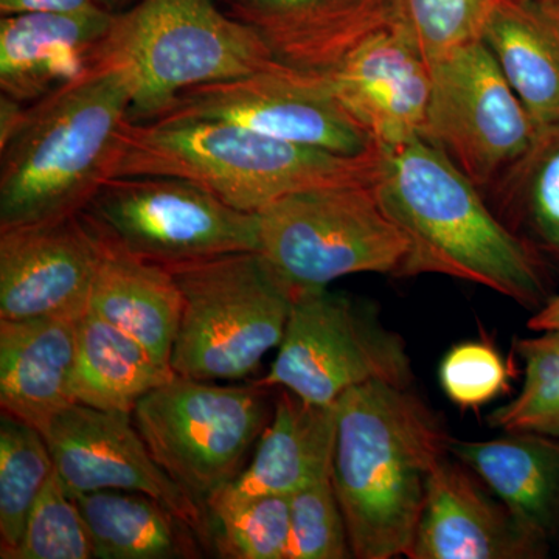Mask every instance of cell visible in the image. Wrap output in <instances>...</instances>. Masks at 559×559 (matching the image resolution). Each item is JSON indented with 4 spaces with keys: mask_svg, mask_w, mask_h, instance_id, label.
Instances as JSON below:
<instances>
[{
    "mask_svg": "<svg viewBox=\"0 0 559 559\" xmlns=\"http://www.w3.org/2000/svg\"><path fill=\"white\" fill-rule=\"evenodd\" d=\"M528 329L533 331L559 330V294L554 297L539 311L528 320Z\"/></svg>",
    "mask_w": 559,
    "mask_h": 559,
    "instance_id": "35",
    "label": "cell"
},
{
    "mask_svg": "<svg viewBox=\"0 0 559 559\" xmlns=\"http://www.w3.org/2000/svg\"><path fill=\"white\" fill-rule=\"evenodd\" d=\"M452 457L465 463L518 521L554 546L559 543V439L506 432L488 441L450 440Z\"/></svg>",
    "mask_w": 559,
    "mask_h": 559,
    "instance_id": "21",
    "label": "cell"
},
{
    "mask_svg": "<svg viewBox=\"0 0 559 559\" xmlns=\"http://www.w3.org/2000/svg\"><path fill=\"white\" fill-rule=\"evenodd\" d=\"M323 73L342 105L382 150L421 138L430 69L399 28L377 33Z\"/></svg>",
    "mask_w": 559,
    "mask_h": 559,
    "instance_id": "16",
    "label": "cell"
},
{
    "mask_svg": "<svg viewBox=\"0 0 559 559\" xmlns=\"http://www.w3.org/2000/svg\"><path fill=\"white\" fill-rule=\"evenodd\" d=\"M481 40L535 127L559 123V3L496 0Z\"/></svg>",
    "mask_w": 559,
    "mask_h": 559,
    "instance_id": "23",
    "label": "cell"
},
{
    "mask_svg": "<svg viewBox=\"0 0 559 559\" xmlns=\"http://www.w3.org/2000/svg\"><path fill=\"white\" fill-rule=\"evenodd\" d=\"M135 2H138V0H95L97 5L110 11V13H120V11L130 9Z\"/></svg>",
    "mask_w": 559,
    "mask_h": 559,
    "instance_id": "36",
    "label": "cell"
},
{
    "mask_svg": "<svg viewBox=\"0 0 559 559\" xmlns=\"http://www.w3.org/2000/svg\"><path fill=\"white\" fill-rule=\"evenodd\" d=\"M72 495L90 528L97 559L204 557L207 546L193 525L148 495L121 489Z\"/></svg>",
    "mask_w": 559,
    "mask_h": 559,
    "instance_id": "24",
    "label": "cell"
},
{
    "mask_svg": "<svg viewBox=\"0 0 559 559\" xmlns=\"http://www.w3.org/2000/svg\"><path fill=\"white\" fill-rule=\"evenodd\" d=\"M516 353L524 362V384L516 399L489 414V426L559 439V330L518 340Z\"/></svg>",
    "mask_w": 559,
    "mask_h": 559,
    "instance_id": "29",
    "label": "cell"
},
{
    "mask_svg": "<svg viewBox=\"0 0 559 559\" xmlns=\"http://www.w3.org/2000/svg\"><path fill=\"white\" fill-rule=\"evenodd\" d=\"M489 190H495L496 215L559 267V123L539 128L527 151Z\"/></svg>",
    "mask_w": 559,
    "mask_h": 559,
    "instance_id": "26",
    "label": "cell"
},
{
    "mask_svg": "<svg viewBox=\"0 0 559 559\" xmlns=\"http://www.w3.org/2000/svg\"><path fill=\"white\" fill-rule=\"evenodd\" d=\"M131 419L127 412L80 403L58 414L44 430L58 476L72 492L121 489L148 495L212 546L209 511L162 468Z\"/></svg>",
    "mask_w": 559,
    "mask_h": 559,
    "instance_id": "13",
    "label": "cell"
},
{
    "mask_svg": "<svg viewBox=\"0 0 559 559\" xmlns=\"http://www.w3.org/2000/svg\"><path fill=\"white\" fill-rule=\"evenodd\" d=\"M156 120L226 121L270 138L348 156L381 148L342 105L325 73L286 64L191 87Z\"/></svg>",
    "mask_w": 559,
    "mask_h": 559,
    "instance_id": "12",
    "label": "cell"
},
{
    "mask_svg": "<svg viewBox=\"0 0 559 559\" xmlns=\"http://www.w3.org/2000/svg\"><path fill=\"white\" fill-rule=\"evenodd\" d=\"M95 5V0H0V16L36 11H76Z\"/></svg>",
    "mask_w": 559,
    "mask_h": 559,
    "instance_id": "34",
    "label": "cell"
},
{
    "mask_svg": "<svg viewBox=\"0 0 559 559\" xmlns=\"http://www.w3.org/2000/svg\"><path fill=\"white\" fill-rule=\"evenodd\" d=\"M98 238L102 257L90 311L130 334L159 362L171 367L182 314L178 283L164 264L140 259L100 235Z\"/></svg>",
    "mask_w": 559,
    "mask_h": 559,
    "instance_id": "22",
    "label": "cell"
},
{
    "mask_svg": "<svg viewBox=\"0 0 559 559\" xmlns=\"http://www.w3.org/2000/svg\"><path fill=\"white\" fill-rule=\"evenodd\" d=\"M175 377L170 366L95 312L76 320V403L132 414L143 396Z\"/></svg>",
    "mask_w": 559,
    "mask_h": 559,
    "instance_id": "25",
    "label": "cell"
},
{
    "mask_svg": "<svg viewBox=\"0 0 559 559\" xmlns=\"http://www.w3.org/2000/svg\"><path fill=\"white\" fill-rule=\"evenodd\" d=\"M546 2H555V3H559V0H546Z\"/></svg>",
    "mask_w": 559,
    "mask_h": 559,
    "instance_id": "37",
    "label": "cell"
},
{
    "mask_svg": "<svg viewBox=\"0 0 559 559\" xmlns=\"http://www.w3.org/2000/svg\"><path fill=\"white\" fill-rule=\"evenodd\" d=\"M210 543L226 559H288L289 496L213 502L209 506Z\"/></svg>",
    "mask_w": 559,
    "mask_h": 559,
    "instance_id": "28",
    "label": "cell"
},
{
    "mask_svg": "<svg viewBox=\"0 0 559 559\" xmlns=\"http://www.w3.org/2000/svg\"><path fill=\"white\" fill-rule=\"evenodd\" d=\"M510 366L484 341L454 345L440 366V384L460 409H479L510 390Z\"/></svg>",
    "mask_w": 559,
    "mask_h": 559,
    "instance_id": "33",
    "label": "cell"
},
{
    "mask_svg": "<svg viewBox=\"0 0 559 559\" xmlns=\"http://www.w3.org/2000/svg\"><path fill=\"white\" fill-rule=\"evenodd\" d=\"M336 429L337 403L320 406L283 390L252 462L210 503L263 495L290 496L330 477Z\"/></svg>",
    "mask_w": 559,
    "mask_h": 559,
    "instance_id": "20",
    "label": "cell"
},
{
    "mask_svg": "<svg viewBox=\"0 0 559 559\" xmlns=\"http://www.w3.org/2000/svg\"><path fill=\"white\" fill-rule=\"evenodd\" d=\"M382 171V148L348 156L226 121L128 120L110 178L176 176L200 183L230 207L257 213L299 191L374 187Z\"/></svg>",
    "mask_w": 559,
    "mask_h": 559,
    "instance_id": "3",
    "label": "cell"
},
{
    "mask_svg": "<svg viewBox=\"0 0 559 559\" xmlns=\"http://www.w3.org/2000/svg\"><path fill=\"white\" fill-rule=\"evenodd\" d=\"M80 215L105 240L164 266L260 249L259 213L176 176L110 178Z\"/></svg>",
    "mask_w": 559,
    "mask_h": 559,
    "instance_id": "9",
    "label": "cell"
},
{
    "mask_svg": "<svg viewBox=\"0 0 559 559\" xmlns=\"http://www.w3.org/2000/svg\"><path fill=\"white\" fill-rule=\"evenodd\" d=\"M288 559H347L352 546L340 500L330 477L289 496Z\"/></svg>",
    "mask_w": 559,
    "mask_h": 559,
    "instance_id": "32",
    "label": "cell"
},
{
    "mask_svg": "<svg viewBox=\"0 0 559 559\" xmlns=\"http://www.w3.org/2000/svg\"><path fill=\"white\" fill-rule=\"evenodd\" d=\"M114 14L95 3L0 16V94L28 106L83 79Z\"/></svg>",
    "mask_w": 559,
    "mask_h": 559,
    "instance_id": "17",
    "label": "cell"
},
{
    "mask_svg": "<svg viewBox=\"0 0 559 559\" xmlns=\"http://www.w3.org/2000/svg\"><path fill=\"white\" fill-rule=\"evenodd\" d=\"M55 471L40 430L2 412L0 418V558L20 547L33 506Z\"/></svg>",
    "mask_w": 559,
    "mask_h": 559,
    "instance_id": "27",
    "label": "cell"
},
{
    "mask_svg": "<svg viewBox=\"0 0 559 559\" xmlns=\"http://www.w3.org/2000/svg\"><path fill=\"white\" fill-rule=\"evenodd\" d=\"M450 440L440 415L409 388L371 381L337 400L331 481L353 557H406Z\"/></svg>",
    "mask_w": 559,
    "mask_h": 559,
    "instance_id": "2",
    "label": "cell"
},
{
    "mask_svg": "<svg viewBox=\"0 0 559 559\" xmlns=\"http://www.w3.org/2000/svg\"><path fill=\"white\" fill-rule=\"evenodd\" d=\"M94 540L72 492L51 474L33 506L20 547L10 559H91Z\"/></svg>",
    "mask_w": 559,
    "mask_h": 559,
    "instance_id": "31",
    "label": "cell"
},
{
    "mask_svg": "<svg viewBox=\"0 0 559 559\" xmlns=\"http://www.w3.org/2000/svg\"><path fill=\"white\" fill-rule=\"evenodd\" d=\"M278 64L259 32L215 0H138L114 14L95 58V68L130 75L132 123L156 120L191 87Z\"/></svg>",
    "mask_w": 559,
    "mask_h": 559,
    "instance_id": "5",
    "label": "cell"
},
{
    "mask_svg": "<svg viewBox=\"0 0 559 559\" xmlns=\"http://www.w3.org/2000/svg\"><path fill=\"white\" fill-rule=\"evenodd\" d=\"M119 68L90 73L33 103L0 142V230L76 215L110 179L130 117Z\"/></svg>",
    "mask_w": 559,
    "mask_h": 559,
    "instance_id": "4",
    "label": "cell"
},
{
    "mask_svg": "<svg viewBox=\"0 0 559 559\" xmlns=\"http://www.w3.org/2000/svg\"><path fill=\"white\" fill-rule=\"evenodd\" d=\"M266 390L176 374L139 401L132 419L151 455L207 510L240 476L242 462L267 426Z\"/></svg>",
    "mask_w": 559,
    "mask_h": 559,
    "instance_id": "8",
    "label": "cell"
},
{
    "mask_svg": "<svg viewBox=\"0 0 559 559\" xmlns=\"http://www.w3.org/2000/svg\"><path fill=\"white\" fill-rule=\"evenodd\" d=\"M406 342L369 305L326 288L299 289L270 373L261 389L289 390L331 406L347 390L371 381L409 388Z\"/></svg>",
    "mask_w": 559,
    "mask_h": 559,
    "instance_id": "10",
    "label": "cell"
},
{
    "mask_svg": "<svg viewBox=\"0 0 559 559\" xmlns=\"http://www.w3.org/2000/svg\"><path fill=\"white\" fill-rule=\"evenodd\" d=\"M76 320L0 319V407L44 433L76 403Z\"/></svg>",
    "mask_w": 559,
    "mask_h": 559,
    "instance_id": "19",
    "label": "cell"
},
{
    "mask_svg": "<svg viewBox=\"0 0 559 559\" xmlns=\"http://www.w3.org/2000/svg\"><path fill=\"white\" fill-rule=\"evenodd\" d=\"M100 257V238L80 213L0 230V319L79 320Z\"/></svg>",
    "mask_w": 559,
    "mask_h": 559,
    "instance_id": "14",
    "label": "cell"
},
{
    "mask_svg": "<svg viewBox=\"0 0 559 559\" xmlns=\"http://www.w3.org/2000/svg\"><path fill=\"white\" fill-rule=\"evenodd\" d=\"M496 0H395L396 25L430 64L484 35Z\"/></svg>",
    "mask_w": 559,
    "mask_h": 559,
    "instance_id": "30",
    "label": "cell"
},
{
    "mask_svg": "<svg viewBox=\"0 0 559 559\" xmlns=\"http://www.w3.org/2000/svg\"><path fill=\"white\" fill-rule=\"evenodd\" d=\"M429 69L421 139L477 189H492L527 151L538 128L484 40L451 50Z\"/></svg>",
    "mask_w": 559,
    "mask_h": 559,
    "instance_id": "11",
    "label": "cell"
},
{
    "mask_svg": "<svg viewBox=\"0 0 559 559\" xmlns=\"http://www.w3.org/2000/svg\"><path fill=\"white\" fill-rule=\"evenodd\" d=\"M282 64L329 72L377 33L396 25L395 0H226Z\"/></svg>",
    "mask_w": 559,
    "mask_h": 559,
    "instance_id": "18",
    "label": "cell"
},
{
    "mask_svg": "<svg viewBox=\"0 0 559 559\" xmlns=\"http://www.w3.org/2000/svg\"><path fill=\"white\" fill-rule=\"evenodd\" d=\"M550 549V544L525 528L473 469L448 454L430 476L406 557L544 559Z\"/></svg>",
    "mask_w": 559,
    "mask_h": 559,
    "instance_id": "15",
    "label": "cell"
},
{
    "mask_svg": "<svg viewBox=\"0 0 559 559\" xmlns=\"http://www.w3.org/2000/svg\"><path fill=\"white\" fill-rule=\"evenodd\" d=\"M261 255L297 289L353 274L399 275L409 240L370 186L322 187L261 209Z\"/></svg>",
    "mask_w": 559,
    "mask_h": 559,
    "instance_id": "7",
    "label": "cell"
},
{
    "mask_svg": "<svg viewBox=\"0 0 559 559\" xmlns=\"http://www.w3.org/2000/svg\"><path fill=\"white\" fill-rule=\"evenodd\" d=\"M374 190L409 240L396 277L447 275L485 286L535 312L555 296L549 263L425 139L384 150V171Z\"/></svg>",
    "mask_w": 559,
    "mask_h": 559,
    "instance_id": "1",
    "label": "cell"
},
{
    "mask_svg": "<svg viewBox=\"0 0 559 559\" xmlns=\"http://www.w3.org/2000/svg\"><path fill=\"white\" fill-rule=\"evenodd\" d=\"M182 294L171 369L191 380H242L282 344L297 288L260 252L167 266Z\"/></svg>",
    "mask_w": 559,
    "mask_h": 559,
    "instance_id": "6",
    "label": "cell"
}]
</instances>
